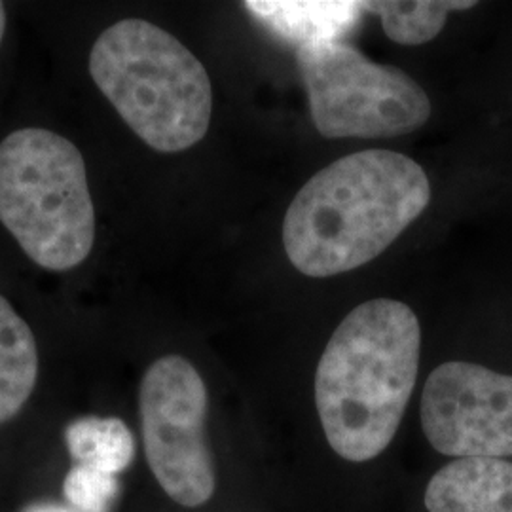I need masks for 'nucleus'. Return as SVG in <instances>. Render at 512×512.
<instances>
[{"label":"nucleus","instance_id":"11","mask_svg":"<svg viewBox=\"0 0 512 512\" xmlns=\"http://www.w3.org/2000/svg\"><path fill=\"white\" fill-rule=\"evenodd\" d=\"M65 444L74 465L118 476L135 458V439L120 418L84 416L65 429Z\"/></svg>","mask_w":512,"mask_h":512},{"label":"nucleus","instance_id":"14","mask_svg":"<svg viewBox=\"0 0 512 512\" xmlns=\"http://www.w3.org/2000/svg\"><path fill=\"white\" fill-rule=\"evenodd\" d=\"M21 512H80L73 509V507H65L59 503H52V501H38V503H31L27 505Z\"/></svg>","mask_w":512,"mask_h":512},{"label":"nucleus","instance_id":"7","mask_svg":"<svg viewBox=\"0 0 512 512\" xmlns=\"http://www.w3.org/2000/svg\"><path fill=\"white\" fill-rule=\"evenodd\" d=\"M421 427L450 458H511L512 376L467 361L437 366L421 393Z\"/></svg>","mask_w":512,"mask_h":512},{"label":"nucleus","instance_id":"13","mask_svg":"<svg viewBox=\"0 0 512 512\" xmlns=\"http://www.w3.org/2000/svg\"><path fill=\"white\" fill-rule=\"evenodd\" d=\"M118 494V476L86 465H73L63 480V495L76 511L107 512Z\"/></svg>","mask_w":512,"mask_h":512},{"label":"nucleus","instance_id":"8","mask_svg":"<svg viewBox=\"0 0 512 512\" xmlns=\"http://www.w3.org/2000/svg\"><path fill=\"white\" fill-rule=\"evenodd\" d=\"M429 512H512V461L456 459L425 488Z\"/></svg>","mask_w":512,"mask_h":512},{"label":"nucleus","instance_id":"10","mask_svg":"<svg viewBox=\"0 0 512 512\" xmlns=\"http://www.w3.org/2000/svg\"><path fill=\"white\" fill-rule=\"evenodd\" d=\"M37 380L35 334L0 294V425L18 416Z\"/></svg>","mask_w":512,"mask_h":512},{"label":"nucleus","instance_id":"5","mask_svg":"<svg viewBox=\"0 0 512 512\" xmlns=\"http://www.w3.org/2000/svg\"><path fill=\"white\" fill-rule=\"evenodd\" d=\"M296 59L313 124L327 139L399 137L431 116V101L412 76L342 40L306 44Z\"/></svg>","mask_w":512,"mask_h":512},{"label":"nucleus","instance_id":"4","mask_svg":"<svg viewBox=\"0 0 512 512\" xmlns=\"http://www.w3.org/2000/svg\"><path fill=\"white\" fill-rule=\"evenodd\" d=\"M0 222L44 270L67 272L90 256L95 209L74 143L42 128L18 129L0 143Z\"/></svg>","mask_w":512,"mask_h":512},{"label":"nucleus","instance_id":"12","mask_svg":"<svg viewBox=\"0 0 512 512\" xmlns=\"http://www.w3.org/2000/svg\"><path fill=\"white\" fill-rule=\"evenodd\" d=\"M473 0H414V2H361L363 12L382 19L384 33L397 44L420 46L444 29L448 12L475 8Z\"/></svg>","mask_w":512,"mask_h":512},{"label":"nucleus","instance_id":"9","mask_svg":"<svg viewBox=\"0 0 512 512\" xmlns=\"http://www.w3.org/2000/svg\"><path fill=\"white\" fill-rule=\"evenodd\" d=\"M245 8L279 37L298 48L313 42L340 40L363 14L361 2H266L249 0Z\"/></svg>","mask_w":512,"mask_h":512},{"label":"nucleus","instance_id":"3","mask_svg":"<svg viewBox=\"0 0 512 512\" xmlns=\"http://www.w3.org/2000/svg\"><path fill=\"white\" fill-rule=\"evenodd\" d=\"M90 74L120 118L148 147L175 154L198 145L213 114L202 61L145 19H122L95 40Z\"/></svg>","mask_w":512,"mask_h":512},{"label":"nucleus","instance_id":"2","mask_svg":"<svg viewBox=\"0 0 512 512\" xmlns=\"http://www.w3.org/2000/svg\"><path fill=\"white\" fill-rule=\"evenodd\" d=\"M420 353L418 315L393 298L368 300L336 327L315 372V406L340 458L365 463L395 439Z\"/></svg>","mask_w":512,"mask_h":512},{"label":"nucleus","instance_id":"15","mask_svg":"<svg viewBox=\"0 0 512 512\" xmlns=\"http://www.w3.org/2000/svg\"><path fill=\"white\" fill-rule=\"evenodd\" d=\"M4 33H6V10H4V4L0 2V42H2Z\"/></svg>","mask_w":512,"mask_h":512},{"label":"nucleus","instance_id":"6","mask_svg":"<svg viewBox=\"0 0 512 512\" xmlns=\"http://www.w3.org/2000/svg\"><path fill=\"white\" fill-rule=\"evenodd\" d=\"M207 408V387L188 359L165 355L148 366L139 387L148 467L165 494L188 509L205 505L217 488Z\"/></svg>","mask_w":512,"mask_h":512},{"label":"nucleus","instance_id":"1","mask_svg":"<svg viewBox=\"0 0 512 512\" xmlns=\"http://www.w3.org/2000/svg\"><path fill=\"white\" fill-rule=\"evenodd\" d=\"M431 184L418 162L370 148L315 173L294 196L283 222L291 264L308 277L365 266L420 217Z\"/></svg>","mask_w":512,"mask_h":512}]
</instances>
